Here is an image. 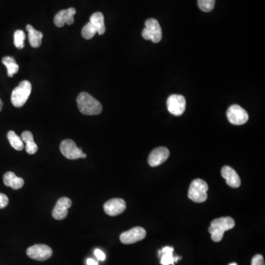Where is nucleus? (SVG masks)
<instances>
[{"mask_svg":"<svg viewBox=\"0 0 265 265\" xmlns=\"http://www.w3.org/2000/svg\"><path fill=\"white\" fill-rule=\"evenodd\" d=\"M198 7L203 12H210L215 8V0H198Z\"/></svg>","mask_w":265,"mask_h":265,"instance_id":"393cba45","label":"nucleus"},{"mask_svg":"<svg viewBox=\"0 0 265 265\" xmlns=\"http://www.w3.org/2000/svg\"><path fill=\"white\" fill-rule=\"evenodd\" d=\"M2 62L6 67L7 70H8V77H12L14 74L18 72L20 67H19L18 64L16 62V60L13 57H4L2 58Z\"/></svg>","mask_w":265,"mask_h":265,"instance_id":"412c9836","label":"nucleus"},{"mask_svg":"<svg viewBox=\"0 0 265 265\" xmlns=\"http://www.w3.org/2000/svg\"><path fill=\"white\" fill-rule=\"evenodd\" d=\"M169 156V151L167 147H159L154 149L149 155L148 164L150 167L159 166L165 163Z\"/></svg>","mask_w":265,"mask_h":265,"instance_id":"ddd939ff","label":"nucleus"},{"mask_svg":"<svg viewBox=\"0 0 265 265\" xmlns=\"http://www.w3.org/2000/svg\"><path fill=\"white\" fill-rule=\"evenodd\" d=\"M26 30L28 32V39L30 45L33 48H38L42 45L43 33L36 30L33 26L28 24L26 27Z\"/></svg>","mask_w":265,"mask_h":265,"instance_id":"6ab92c4d","label":"nucleus"},{"mask_svg":"<svg viewBox=\"0 0 265 265\" xmlns=\"http://www.w3.org/2000/svg\"><path fill=\"white\" fill-rule=\"evenodd\" d=\"M104 211L111 217L121 215L126 209V203L123 199L114 198L108 200L103 206Z\"/></svg>","mask_w":265,"mask_h":265,"instance_id":"9b49d317","label":"nucleus"},{"mask_svg":"<svg viewBox=\"0 0 265 265\" xmlns=\"http://www.w3.org/2000/svg\"><path fill=\"white\" fill-rule=\"evenodd\" d=\"M86 263H87V265H98V262L94 260L93 259H88Z\"/></svg>","mask_w":265,"mask_h":265,"instance_id":"c85d7f7f","label":"nucleus"},{"mask_svg":"<svg viewBox=\"0 0 265 265\" xmlns=\"http://www.w3.org/2000/svg\"><path fill=\"white\" fill-rule=\"evenodd\" d=\"M222 178L226 181V184L232 188H238L241 185V180L237 172L229 166H225L221 170Z\"/></svg>","mask_w":265,"mask_h":265,"instance_id":"2eb2a0df","label":"nucleus"},{"mask_svg":"<svg viewBox=\"0 0 265 265\" xmlns=\"http://www.w3.org/2000/svg\"><path fill=\"white\" fill-rule=\"evenodd\" d=\"M75 14L76 10L73 8L62 10L55 16L54 23L58 27H63L65 24L71 25L74 23Z\"/></svg>","mask_w":265,"mask_h":265,"instance_id":"4468645a","label":"nucleus"},{"mask_svg":"<svg viewBox=\"0 0 265 265\" xmlns=\"http://www.w3.org/2000/svg\"><path fill=\"white\" fill-rule=\"evenodd\" d=\"M52 248L49 246L44 244H37L28 247L27 250V255L30 259L36 261L48 260L52 256Z\"/></svg>","mask_w":265,"mask_h":265,"instance_id":"6e6552de","label":"nucleus"},{"mask_svg":"<svg viewBox=\"0 0 265 265\" xmlns=\"http://www.w3.org/2000/svg\"><path fill=\"white\" fill-rule=\"evenodd\" d=\"M22 140L25 143V150L30 155H33L38 151L37 145L35 143L34 138L31 132L26 130L22 134Z\"/></svg>","mask_w":265,"mask_h":265,"instance_id":"a211bd4d","label":"nucleus"},{"mask_svg":"<svg viewBox=\"0 0 265 265\" xmlns=\"http://www.w3.org/2000/svg\"><path fill=\"white\" fill-rule=\"evenodd\" d=\"M209 190L207 183L204 180L197 178L190 184L188 197L195 203H203L207 200V192Z\"/></svg>","mask_w":265,"mask_h":265,"instance_id":"20e7f679","label":"nucleus"},{"mask_svg":"<svg viewBox=\"0 0 265 265\" xmlns=\"http://www.w3.org/2000/svg\"><path fill=\"white\" fill-rule=\"evenodd\" d=\"M145 230L142 227H135L129 231L121 234L120 237V241L124 244H134L137 241L144 240L146 237Z\"/></svg>","mask_w":265,"mask_h":265,"instance_id":"9d476101","label":"nucleus"},{"mask_svg":"<svg viewBox=\"0 0 265 265\" xmlns=\"http://www.w3.org/2000/svg\"><path fill=\"white\" fill-rule=\"evenodd\" d=\"M4 184L6 187H11L13 190H20L24 186V181L23 178L17 177L13 172H8L4 175Z\"/></svg>","mask_w":265,"mask_h":265,"instance_id":"f3484780","label":"nucleus"},{"mask_svg":"<svg viewBox=\"0 0 265 265\" xmlns=\"http://www.w3.org/2000/svg\"><path fill=\"white\" fill-rule=\"evenodd\" d=\"M251 265H265L263 256L260 254L255 255L252 259Z\"/></svg>","mask_w":265,"mask_h":265,"instance_id":"a878e982","label":"nucleus"},{"mask_svg":"<svg viewBox=\"0 0 265 265\" xmlns=\"http://www.w3.org/2000/svg\"><path fill=\"white\" fill-rule=\"evenodd\" d=\"M8 141H9L10 144L14 147L15 150H18V151H21L24 149V143H23V140L21 137H19L15 132L13 130H10L8 133Z\"/></svg>","mask_w":265,"mask_h":265,"instance_id":"4be33fe9","label":"nucleus"},{"mask_svg":"<svg viewBox=\"0 0 265 265\" xmlns=\"http://www.w3.org/2000/svg\"><path fill=\"white\" fill-rule=\"evenodd\" d=\"M142 35L146 40L152 41L153 43H159L162 39V30L159 22L155 19L147 20Z\"/></svg>","mask_w":265,"mask_h":265,"instance_id":"39448f33","label":"nucleus"},{"mask_svg":"<svg viewBox=\"0 0 265 265\" xmlns=\"http://www.w3.org/2000/svg\"><path fill=\"white\" fill-rule=\"evenodd\" d=\"M235 226V221L230 217L214 219L209 228V232L215 242H219L223 238L225 231L232 229Z\"/></svg>","mask_w":265,"mask_h":265,"instance_id":"f03ea898","label":"nucleus"},{"mask_svg":"<svg viewBox=\"0 0 265 265\" xmlns=\"http://www.w3.org/2000/svg\"><path fill=\"white\" fill-rule=\"evenodd\" d=\"M2 108H3V102L2 99H0V111H2Z\"/></svg>","mask_w":265,"mask_h":265,"instance_id":"c756f323","label":"nucleus"},{"mask_svg":"<svg viewBox=\"0 0 265 265\" xmlns=\"http://www.w3.org/2000/svg\"><path fill=\"white\" fill-rule=\"evenodd\" d=\"M72 200L67 197L60 198L52 210V215L57 220H62L68 215V209L72 206Z\"/></svg>","mask_w":265,"mask_h":265,"instance_id":"f8f14e48","label":"nucleus"},{"mask_svg":"<svg viewBox=\"0 0 265 265\" xmlns=\"http://www.w3.org/2000/svg\"><path fill=\"white\" fill-rule=\"evenodd\" d=\"M82 36L86 40L92 39L97 33V30L92 25V23H89L82 29Z\"/></svg>","mask_w":265,"mask_h":265,"instance_id":"5701e85b","label":"nucleus"},{"mask_svg":"<svg viewBox=\"0 0 265 265\" xmlns=\"http://www.w3.org/2000/svg\"><path fill=\"white\" fill-rule=\"evenodd\" d=\"M92 25L97 30L99 35H103L105 32V20L102 13L96 12L90 17V22Z\"/></svg>","mask_w":265,"mask_h":265,"instance_id":"aec40b11","label":"nucleus"},{"mask_svg":"<svg viewBox=\"0 0 265 265\" xmlns=\"http://www.w3.org/2000/svg\"><path fill=\"white\" fill-rule=\"evenodd\" d=\"M25 34L24 31L21 30H17L14 33V45L18 49H23L24 46V40H25Z\"/></svg>","mask_w":265,"mask_h":265,"instance_id":"b1692460","label":"nucleus"},{"mask_svg":"<svg viewBox=\"0 0 265 265\" xmlns=\"http://www.w3.org/2000/svg\"><path fill=\"white\" fill-rule=\"evenodd\" d=\"M76 100L78 109L84 115H98L102 112V104L87 92H81Z\"/></svg>","mask_w":265,"mask_h":265,"instance_id":"f257e3e1","label":"nucleus"},{"mask_svg":"<svg viewBox=\"0 0 265 265\" xmlns=\"http://www.w3.org/2000/svg\"><path fill=\"white\" fill-rule=\"evenodd\" d=\"M174 248L172 247H163L159 251V256L161 257V265H175V262H178L181 257L173 256Z\"/></svg>","mask_w":265,"mask_h":265,"instance_id":"dca6fc26","label":"nucleus"},{"mask_svg":"<svg viewBox=\"0 0 265 265\" xmlns=\"http://www.w3.org/2000/svg\"><path fill=\"white\" fill-rule=\"evenodd\" d=\"M95 256L97 258L98 260L104 261L105 259V255L102 250L99 249H96L95 251Z\"/></svg>","mask_w":265,"mask_h":265,"instance_id":"cd10ccee","label":"nucleus"},{"mask_svg":"<svg viewBox=\"0 0 265 265\" xmlns=\"http://www.w3.org/2000/svg\"><path fill=\"white\" fill-rule=\"evenodd\" d=\"M60 150L61 153L67 159L70 160H76L78 159H86V154L82 151L81 148H79L76 145L75 143L71 140H65L61 143Z\"/></svg>","mask_w":265,"mask_h":265,"instance_id":"423d86ee","label":"nucleus"},{"mask_svg":"<svg viewBox=\"0 0 265 265\" xmlns=\"http://www.w3.org/2000/svg\"><path fill=\"white\" fill-rule=\"evenodd\" d=\"M167 105L170 114L179 117L185 111L187 102L185 97L182 95H172L168 97Z\"/></svg>","mask_w":265,"mask_h":265,"instance_id":"1a4fd4ad","label":"nucleus"},{"mask_svg":"<svg viewBox=\"0 0 265 265\" xmlns=\"http://www.w3.org/2000/svg\"><path fill=\"white\" fill-rule=\"evenodd\" d=\"M32 92V85L28 80H23L11 94V102L14 106L22 108L27 102Z\"/></svg>","mask_w":265,"mask_h":265,"instance_id":"7ed1b4c3","label":"nucleus"},{"mask_svg":"<svg viewBox=\"0 0 265 265\" xmlns=\"http://www.w3.org/2000/svg\"><path fill=\"white\" fill-rule=\"evenodd\" d=\"M9 203V199L6 194L0 193V209L6 207Z\"/></svg>","mask_w":265,"mask_h":265,"instance_id":"bb28decb","label":"nucleus"},{"mask_svg":"<svg viewBox=\"0 0 265 265\" xmlns=\"http://www.w3.org/2000/svg\"><path fill=\"white\" fill-rule=\"evenodd\" d=\"M229 265H237V263H231V264H230Z\"/></svg>","mask_w":265,"mask_h":265,"instance_id":"7c9ffc66","label":"nucleus"},{"mask_svg":"<svg viewBox=\"0 0 265 265\" xmlns=\"http://www.w3.org/2000/svg\"><path fill=\"white\" fill-rule=\"evenodd\" d=\"M228 121L235 125H241L248 121V114L247 111L239 105H233L227 111Z\"/></svg>","mask_w":265,"mask_h":265,"instance_id":"0eeeda50","label":"nucleus"}]
</instances>
